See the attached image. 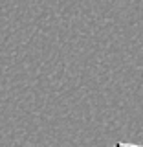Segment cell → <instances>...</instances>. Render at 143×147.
Returning <instances> with one entry per match:
<instances>
[{
	"mask_svg": "<svg viewBox=\"0 0 143 147\" xmlns=\"http://www.w3.org/2000/svg\"><path fill=\"white\" fill-rule=\"evenodd\" d=\"M114 147H143V145H132V144H123V142H116Z\"/></svg>",
	"mask_w": 143,
	"mask_h": 147,
	"instance_id": "6da1fadb",
	"label": "cell"
}]
</instances>
